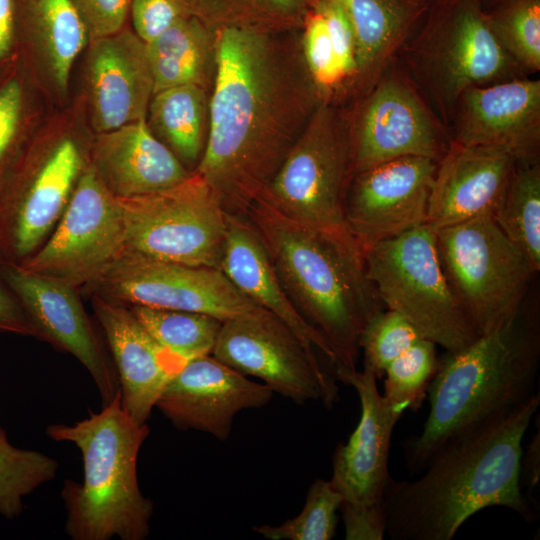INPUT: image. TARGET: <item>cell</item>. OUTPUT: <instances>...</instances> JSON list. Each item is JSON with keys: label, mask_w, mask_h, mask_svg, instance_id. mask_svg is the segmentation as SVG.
I'll return each instance as SVG.
<instances>
[{"label": "cell", "mask_w": 540, "mask_h": 540, "mask_svg": "<svg viewBox=\"0 0 540 540\" xmlns=\"http://www.w3.org/2000/svg\"><path fill=\"white\" fill-rule=\"evenodd\" d=\"M427 1L431 2V1H433V0H427Z\"/></svg>", "instance_id": "obj_48"}, {"label": "cell", "mask_w": 540, "mask_h": 540, "mask_svg": "<svg viewBox=\"0 0 540 540\" xmlns=\"http://www.w3.org/2000/svg\"><path fill=\"white\" fill-rule=\"evenodd\" d=\"M90 42L87 79L93 128L103 133L145 119L154 93L146 43L126 28Z\"/></svg>", "instance_id": "obj_23"}, {"label": "cell", "mask_w": 540, "mask_h": 540, "mask_svg": "<svg viewBox=\"0 0 540 540\" xmlns=\"http://www.w3.org/2000/svg\"><path fill=\"white\" fill-rule=\"evenodd\" d=\"M211 355L298 404L319 401L331 408L338 399L337 380L316 351L263 308L223 321Z\"/></svg>", "instance_id": "obj_13"}, {"label": "cell", "mask_w": 540, "mask_h": 540, "mask_svg": "<svg viewBox=\"0 0 540 540\" xmlns=\"http://www.w3.org/2000/svg\"><path fill=\"white\" fill-rule=\"evenodd\" d=\"M396 59L448 130L465 90L528 77L493 34L482 0L431 1Z\"/></svg>", "instance_id": "obj_6"}, {"label": "cell", "mask_w": 540, "mask_h": 540, "mask_svg": "<svg viewBox=\"0 0 540 540\" xmlns=\"http://www.w3.org/2000/svg\"><path fill=\"white\" fill-rule=\"evenodd\" d=\"M154 93L181 85L211 92L217 67V31L189 15L146 44ZM153 93V94H154Z\"/></svg>", "instance_id": "obj_27"}, {"label": "cell", "mask_w": 540, "mask_h": 540, "mask_svg": "<svg viewBox=\"0 0 540 540\" xmlns=\"http://www.w3.org/2000/svg\"><path fill=\"white\" fill-rule=\"evenodd\" d=\"M210 94L198 85L175 86L154 93L148 106V127L191 172L207 142Z\"/></svg>", "instance_id": "obj_28"}, {"label": "cell", "mask_w": 540, "mask_h": 540, "mask_svg": "<svg viewBox=\"0 0 540 540\" xmlns=\"http://www.w3.org/2000/svg\"><path fill=\"white\" fill-rule=\"evenodd\" d=\"M0 332L38 339V333L0 272Z\"/></svg>", "instance_id": "obj_44"}, {"label": "cell", "mask_w": 540, "mask_h": 540, "mask_svg": "<svg viewBox=\"0 0 540 540\" xmlns=\"http://www.w3.org/2000/svg\"><path fill=\"white\" fill-rule=\"evenodd\" d=\"M449 132L462 145L502 149L517 161L538 159L540 80L520 77L465 90Z\"/></svg>", "instance_id": "obj_19"}, {"label": "cell", "mask_w": 540, "mask_h": 540, "mask_svg": "<svg viewBox=\"0 0 540 540\" xmlns=\"http://www.w3.org/2000/svg\"><path fill=\"white\" fill-rule=\"evenodd\" d=\"M342 501L329 480L316 479L297 516L277 526H254L253 531L269 540H330L335 535Z\"/></svg>", "instance_id": "obj_35"}, {"label": "cell", "mask_w": 540, "mask_h": 540, "mask_svg": "<svg viewBox=\"0 0 540 540\" xmlns=\"http://www.w3.org/2000/svg\"><path fill=\"white\" fill-rule=\"evenodd\" d=\"M129 307L164 349L185 362L211 355L223 324L219 318L200 312Z\"/></svg>", "instance_id": "obj_32"}, {"label": "cell", "mask_w": 540, "mask_h": 540, "mask_svg": "<svg viewBox=\"0 0 540 540\" xmlns=\"http://www.w3.org/2000/svg\"><path fill=\"white\" fill-rule=\"evenodd\" d=\"M517 160L505 150L451 140L438 161L425 224L433 230L497 210Z\"/></svg>", "instance_id": "obj_22"}, {"label": "cell", "mask_w": 540, "mask_h": 540, "mask_svg": "<svg viewBox=\"0 0 540 540\" xmlns=\"http://www.w3.org/2000/svg\"><path fill=\"white\" fill-rule=\"evenodd\" d=\"M88 33L89 41L124 28L131 0H71Z\"/></svg>", "instance_id": "obj_42"}, {"label": "cell", "mask_w": 540, "mask_h": 540, "mask_svg": "<svg viewBox=\"0 0 540 540\" xmlns=\"http://www.w3.org/2000/svg\"><path fill=\"white\" fill-rule=\"evenodd\" d=\"M364 256L385 308L402 315L423 338L455 353L479 337L448 284L436 232L427 224L364 248Z\"/></svg>", "instance_id": "obj_7"}, {"label": "cell", "mask_w": 540, "mask_h": 540, "mask_svg": "<svg viewBox=\"0 0 540 540\" xmlns=\"http://www.w3.org/2000/svg\"><path fill=\"white\" fill-rule=\"evenodd\" d=\"M244 215L292 304L331 348L334 375L356 370L360 334L385 308L368 276L362 246L349 230L301 225L261 200Z\"/></svg>", "instance_id": "obj_3"}, {"label": "cell", "mask_w": 540, "mask_h": 540, "mask_svg": "<svg viewBox=\"0 0 540 540\" xmlns=\"http://www.w3.org/2000/svg\"><path fill=\"white\" fill-rule=\"evenodd\" d=\"M216 31L208 137L193 172L228 214L244 215L322 99L304 61L300 31Z\"/></svg>", "instance_id": "obj_1"}, {"label": "cell", "mask_w": 540, "mask_h": 540, "mask_svg": "<svg viewBox=\"0 0 540 540\" xmlns=\"http://www.w3.org/2000/svg\"><path fill=\"white\" fill-rule=\"evenodd\" d=\"M310 8L324 19L344 82L350 96L357 75L356 41L351 22L337 0H311Z\"/></svg>", "instance_id": "obj_39"}, {"label": "cell", "mask_w": 540, "mask_h": 540, "mask_svg": "<svg viewBox=\"0 0 540 540\" xmlns=\"http://www.w3.org/2000/svg\"><path fill=\"white\" fill-rule=\"evenodd\" d=\"M302 54L322 100L345 96L344 82L323 17L308 11L300 30Z\"/></svg>", "instance_id": "obj_38"}, {"label": "cell", "mask_w": 540, "mask_h": 540, "mask_svg": "<svg viewBox=\"0 0 540 540\" xmlns=\"http://www.w3.org/2000/svg\"><path fill=\"white\" fill-rule=\"evenodd\" d=\"M89 297L116 370L122 407L137 424H147L166 384L186 362L164 349L129 306Z\"/></svg>", "instance_id": "obj_21"}, {"label": "cell", "mask_w": 540, "mask_h": 540, "mask_svg": "<svg viewBox=\"0 0 540 540\" xmlns=\"http://www.w3.org/2000/svg\"><path fill=\"white\" fill-rule=\"evenodd\" d=\"M89 158L100 182L117 199L169 188L192 173L152 133L146 118L98 133Z\"/></svg>", "instance_id": "obj_24"}, {"label": "cell", "mask_w": 540, "mask_h": 540, "mask_svg": "<svg viewBox=\"0 0 540 540\" xmlns=\"http://www.w3.org/2000/svg\"><path fill=\"white\" fill-rule=\"evenodd\" d=\"M123 249L120 202L89 162L47 240L18 265L80 290L98 279Z\"/></svg>", "instance_id": "obj_14"}, {"label": "cell", "mask_w": 540, "mask_h": 540, "mask_svg": "<svg viewBox=\"0 0 540 540\" xmlns=\"http://www.w3.org/2000/svg\"><path fill=\"white\" fill-rule=\"evenodd\" d=\"M219 270L243 295L282 320L308 349L320 351L333 367L331 348L292 304L262 239L245 215L227 216Z\"/></svg>", "instance_id": "obj_25"}, {"label": "cell", "mask_w": 540, "mask_h": 540, "mask_svg": "<svg viewBox=\"0 0 540 540\" xmlns=\"http://www.w3.org/2000/svg\"><path fill=\"white\" fill-rule=\"evenodd\" d=\"M540 394L514 410L447 441L416 480L389 478L382 506L393 540H451L480 510L501 506L528 521L534 513L520 488L522 440Z\"/></svg>", "instance_id": "obj_2"}, {"label": "cell", "mask_w": 540, "mask_h": 540, "mask_svg": "<svg viewBox=\"0 0 540 540\" xmlns=\"http://www.w3.org/2000/svg\"><path fill=\"white\" fill-rule=\"evenodd\" d=\"M501 47L530 77L540 70V0H504L485 9Z\"/></svg>", "instance_id": "obj_33"}, {"label": "cell", "mask_w": 540, "mask_h": 540, "mask_svg": "<svg viewBox=\"0 0 540 540\" xmlns=\"http://www.w3.org/2000/svg\"><path fill=\"white\" fill-rule=\"evenodd\" d=\"M540 337L536 318H513L438 362L423 429L403 443L411 475L423 471L450 439L510 412L536 392Z\"/></svg>", "instance_id": "obj_4"}, {"label": "cell", "mask_w": 540, "mask_h": 540, "mask_svg": "<svg viewBox=\"0 0 540 540\" xmlns=\"http://www.w3.org/2000/svg\"><path fill=\"white\" fill-rule=\"evenodd\" d=\"M83 292L127 306L200 312L222 321L261 307L219 270L122 252Z\"/></svg>", "instance_id": "obj_15"}, {"label": "cell", "mask_w": 540, "mask_h": 540, "mask_svg": "<svg viewBox=\"0 0 540 540\" xmlns=\"http://www.w3.org/2000/svg\"><path fill=\"white\" fill-rule=\"evenodd\" d=\"M16 26V0H0V59L10 51Z\"/></svg>", "instance_id": "obj_45"}, {"label": "cell", "mask_w": 540, "mask_h": 540, "mask_svg": "<svg viewBox=\"0 0 540 540\" xmlns=\"http://www.w3.org/2000/svg\"><path fill=\"white\" fill-rule=\"evenodd\" d=\"M1 275L43 340L76 358L88 371L102 406L118 395L116 370L102 334L92 324L78 289L61 281L0 262Z\"/></svg>", "instance_id": "obj_16"}, {"label": "cell", "mask_w": 540, "mask_h": 540, "mask_svg": "<svg viewBox=\"0 0 540 540\" xmlns=\"http://www.w3.org/2000/svg\"><path fill=\"white\" fill-rule=\"evenodd\" d=\"M347 112L350 179L402 157L438 162L451 136L419 89L395 59ZM350 181V180H349Z\"/></svg>", "instance_id": "obj_12"}, {"label": "cell", "mask_w": 540, "mask_h": 540, "mask_svg": "<svg viewBox=\"0 0 540 540\" xmlns=\"http://www.w3.org/2000/svg\"><path fill=\"white\" fill-rule=\"evenodd\" d=\"M149 433L130 418L120 395L83 420L46 428L49 438L73 443L82 455L83 481L66 479L60 493L72 540L147 538L154 505L140 489L137 461Z\"/></svg>", "instance_id": "obj_5"}, {"label": "cell", "mask_w": 540, "mask_h": 540, "mask_svg": "<svg viewBox=\"0 0 540 540\" xmlns=\"http://www.w3.org/2000/svg\"><path fill=\"white\" fill-rule=\"evenodd\" d=\"M356 41L357 75L350 97L365 94L424 19L427 0H337Z\"/></svg>", "instance_id": "obj_26"}, {"label": "cell", "mask_w": 540, "mask_h": 540, "mask_svg": "<svg viewBox=\"0 0 540 540\" xmlns=\"http://www.w3.org/2000/svg\"><path fill=\"white\" fill-rule=\"evenodd\" d=\"M336 380L352 386L361 404V416L345 444L334 452L329 480L342 503L368 506L381 504L389 478L388 458L394 427L404 410L378 391L374 371H343Z\"/></svg>", "instance_id": "obj_20"}, {"label": "cell", "mask_w": 540, "mask_h": 540, "mask_svg": "<svg viewBox=\"0 0 540 540\" xmlns=\"http://www.w3.org/2000/svg\"><path fill=\"white\" fill-rule=\"evenodd\" d=\"M17 23L41 44L57 87L65 92L73 63L89 40L71 0H16Z\"/></svg>", "instance_id": "obj_29"}, {"label": "cell", "mask_w": 540, "mask_h": 540, "mask_svg": "<svg viewBox=\"0 0 540 540\" xmlns=\"http://www.w3.org/2000/svg\"><path fill=\"white\" fill-rule=\"evenodd\" d=\"M273 394L267 385L205 355L187 361L171 377L155 407L177 429L208 433L224 441L239 412L267 405Z\"/></svg>", "instance_id": "obj_18"}, {"label": "cell", "mask_w": 540, "mask_h": 540, "mask_svg": "<svg viewBox=\"0 0 540 540\" xmlns=\"http://www.w3.org/2000/svg\"><path fill=\"white\" fill-rule=\"evenodd\" d=\"M59 463L36 450L10 443L0 427V516L13 520L23 512V499L37 488L52 481Z\"/></svg>", "instance_id": "obj_34"}, {"label": "cell", "mask_w": 540, "mask_h": 540, "mask_svg": "<svg viewBox=\"0 0 540 540\" xmlns=\"http://www.w3.org/2000/svg\"><path fill=\"white\" fill-rule=\"evenodd\" d=\"M504 0H482L484 9H488Z\"/></svg>", "instance_id": "obj_47"}, {"label": "cell", "mask_w": 540, "mask_h": 540, "mask_svg": "<svg viewBox=\"0 0 540 540\" xmlns=\"http://www.w3.org/2000/svg\"><path fill=\"white\" fill-rule=\"evenodd\" d=\"M539 430L535 434L529 445L524 460L521 459L520 478L529 488L530 492L535 489L539 482V467H540V438Z\"/></svg>", "instance_id": "obj_46"}, {"label": "cell", "mask_w": 540, "mask_h": 540, "mask_svg": "<svg viewBox=\"0 0 540 540\" xmlns=\"http://www.w3.org/2000/svg\"><path fill=\"white\" fill-rule=\"evenodd\" d=\"M437 163L425 157H402L351 177L345 222L363 249L425 223Z\"/></svg>", "instance_id": "obj_17"}, {"label": "cell", "mask_w": 540, "mask_h": 540, "mask_svg": "<svg viewBox=\"0 0 540 540\" xmlns=\"http://www.w3.org/2000/svg\"><path fill=\"white\" fill-rule=\"evenodd\" d=\"M192 15L214 30L264 32L302 29L311 0H187Z\"/></svg>", "instance_id": "obj_31"}, {"label": "cell", "mask_w": 540, "mask_h": 540, "mask_svg": "<svg viewBox=\"0 0 540 540\" xmlns=\"http://www.w3.org/2000/svg\"><path fill=\"white\" fill-rule=\"evenodd\" d=\"M347 540H382L386 534V518L382 503L340 506Z\"/></svg>", "instance_id": "obj_43"}, {"label": "cell", "mask_w": 540, "mask_h": 540, "mask_svg": "<svg viewBox=\"0 0 540 540\" xmlns=\"http://www.w3.org/2000/svg\"><path fill=\"white\" fill-rule=\"evenodd\" d=\"M129 15L134 33L147 44L192 13L187 0H131Z\"/></svg>", "instance_id": "obj_41"}, {"label": "cell", "mask_w": 540, "mask_h": 540, "mask_svg": "<svg viewBox=\"0 0 540 540\" xmlns=\"http://www.w3.org/2000/svg\"><path fill=\"white\" fill-rule=\"evenodd\" d=\"M22 108L21 85L10 79L0 86V186L25 146L19 139Z\"/></svg>", "instance_id": "obj_40"}, {"label": "cell", "mask_w": 540, "mask_h": 540, "mask_svg": "<svg viewBox=\"0 0 540 540\" xmlns=\"http://www.w3.org/2000/svg\"><path fill=\"white\" fill-rule=\"evenodd\" d=\"M420 338L423 337L402 315L382 310L366 323L359 337L364 365L381 378L386 367Z\"/></svg>", "instance_id": "obj_37"}, {"label": "cell", "mask_w": 540, "mask_h": 540, "mask_svg": "<svg viewBox=\"0 0 540 540\" xmlns=\"http://www.w3.org/2000/svg\"><path fill=\"white\" fill-rule=\"evenodd\" d=\"M90 145L63 134L24 146L0 186V262L19 264L47 240L90 162Z\"/></svg>", "instance_id": "obj_8"}, {"label": "cell", "mask_w": 540, "mask_h": 540, "mask_svg": "<svg viewBox=\"0 0 540 540\" xmlns=\"http://www.w3.org/2000/svg\"><path fill=\"white\" fill-rule=\"evenodd\" d=\"M493 218L506 237L540 270V163L517 161Z\"/></svg>", "instance_id": "obj_30"}, {"label": "cell", "mask_w": 540, "mask_h": 540, "mask_svg": "<svg viewBox=\"0 0 540 540\" xmlns=\"http://www.w3.org/2000/svg\"><path fill=\"white\" fill-rule=\"evenodd\" d=\"M118 200L123 252L219 269L228 213L198 173L169 188Z\"/></svg>", "instance_id": "obj_11"}, {"label": "cell", "mask_w": 540, "mask_h": 540, "mask_svg": "<svg viewBox=\"0 0 540 540\" xmlns=\"http://www.w3.org/2000/svg\"><path fill=\"white\" fill-rule=\"evenodd\" d=\"M349 148L346 113L336 103L321 100L258 200L301 225L348 230L344 207Z\"/></svg>", "instance_id": "obj_10"}, {"label": "cell", "mask_w": 540, "mask_h": 540, "mask_svg": "<svg viewBox=\"0 0 540 540\" xmlns=\"http://www.w3.org/2000/svg\"><path fill=\"white\" fill-rule=\"evenodd\" d=\"M435 232L448 284L479 336L519 313L536 271L493 216Z\"/></svg>", "instance_id": "obj_9"}, {"label": "cell", "mask_w": 540, "mask_h": 540, "mask_svg": "<svg viewBox=\"0 0 540 540\" xmlns=\"http://www.w3.org/2000/svg\"><path fill=\"white\" fill-rule=\"evenodd\" d=\"M435 343L420 338L385 369L384 397L404 411H417L425 399L438 361Z\"/></svg>", "instance_id": "obj_36"}]
</instances>
